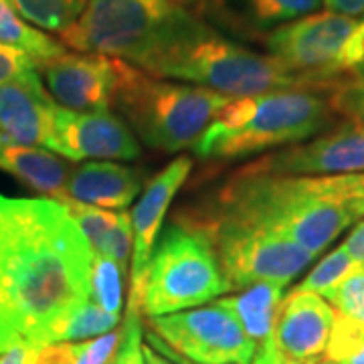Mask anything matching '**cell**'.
I'll return each instance as SVG.
<instances>
[{"mask_svg":"<svg viewBox=\"0 0 364 364\" xmlns=\"http://www.w3.org/2000/svg\"><path fill=\"white\" fill-rule=\"evenodd\" d=\"M91 259L63 203L0 195V354L47 344L53 326L90 299Z\"/></svg>","mask_w":364,"mask_h":364,"instance_id":"1","label":"cell"},{"mask_svg":"<svg viewBox=\"0 0 364 364\" xmlns=\"http://www.w3.org/2000/svg\"><path fill=\"white\" fill-rule=\"evenodd\" d=\"M213 213L284 235L320 255L356 221L340 195L338 176H277L239 170Z\"/></svg>","mask_w":364,"mask_h":364,"instance_id":"2","label":"cell"},{"mask_svg":"<svg viewBox=\"0 0 364 364\" xmlns=\"http://www.w3.org/2000/svg\"><path fill=\"white\" fill-rule=\"evenodd\" d=\"M328 93L279 90L233 97L193 146L205 160L245 158L267 148L310 140L334 122Z\"/></svg>","mask_w":364,"mask_h":364,"instance_id":"3","label":"cell"},{"mask_svg":"<svg viewBox=\"0 0 364 364\" xmlns=\"http://www.w3.org/2000/svg\"><path fill=\"white\" fill-rule=\"evenodd\" d=\"M142 71L160 79L196 83L227 97H249L279 90H316L310 81L291 73L272 55L251 51L225 39L203 21L184 31Z\"/></svg>","mask_w":364,"mask_h":364,"instance_id":"4","label":"cell"},{"mask_svg":"<svg viewBox=\"0 0 364 364\" xmlns=\"http://www.w3.org/2000/svg\"><path fill=\"white\" fill-rule=\"evenodd\" d=\"M196 21L178 0H87L77 21L59 33V43L146 69Z\"/></svg>","mask_w":364,"mask_h":364,"instance_id":"5","label":"cell"},{"mask_svg":"<svg viewBox=\"0 0 364 364\" xmlns=\"http://www.w3.org/2000/svg\"><path fill=\"white\" fill-rule=\"evenodd\" d=\"M231 100L208 87L164 81L122 61L114 105L146 146L178 152L195 146Z\"/></svg>","mask_w":364,"mask_h":364,"instance_id":"6","label":"cell"},{"mask_svg":"<svg viewBox=\"0 0 364 364\" xmlns=\"http://www.w3.org/2000/svg\"><path fill=\"white\" fill-rule=\"evenodd\" d=\"M229 289L208 235L193 223H172L146 267L140 308L144 316L158 318L203 306Z\"/></svg>","mask_w":364,"mask_h":364,"instance_id":"7","label":"cell"},{"mask_svg":"<svg viewBox=\"0 0 364 364\" xmlns=\"http://www.w3.org/2000/svg\"><path fill=\"white\" fill-rule=\"evenodd\" d=\"M208 235L231 289L272 282L286 287L301 273L314 255L284 235L235 221L219 213L188 221Z\"/></svg>","mask_w":364,"mask_h":364,"instance_id":"8","label":"cell"},{"mask_svg":"<svg viewBox=\"0 0 364 364\" xmlns=\"http://www.w3.org/2000/svg\"><path fill=\"white\" fill-rule=\"evenodd\" d=\"M356 23V18L332 11L312 13L277 26L267 35L265 47L291 73L328 93L342 79L338 73L340 53Z\"/></svg>","mask_w":364,"mask_h":364,"instance_id":"9","label":"cell"},{"mask_svg":"<svg viewBox=\"0 0 364 364\" xmlns=\"http://www.w3.org/2000/svg\"><path fill=\"white\" fill-rule=\"evenodd\" d=\"M150 330L170 350L195 364H251L257 344L221 301L150 318Z\"/></svg>","mask_w":364,"mask_h":364,"instance_id":"10","label":"cell"},{"mask_svg":"<svg viewBox=\"0 0 364 364\" xmlns=\"http://www.w3.org/2000/svg\"><path fill=\"white\" fill-rule=\"evenodd\" d=\"M277 176H340L364 172V124L346 119L316 138L245 166Z\"/></svg>","mask_w":364,"mask_h":364,"instance_id":"11","label":"cell"},{"mask_svg":"<svg viewBox=\"0 0 364 364\" xmlns=\"http://www.w3.org/2000/svg\"><path fill=\"white\" fill-rule=\"evenodd\" d=\"M51 97L71 112L109 109L116 100L122 59L100 53H61L39 65Z\"/></svg>","mask_w":364,"mask_h":364,"instance_id":"12","label":"cell"},{"mask_svg":"<svg viewBox=\"0 0 364 364\" xmlns=\"http://www.w3.org/2000/svg\"><path fill=\"white\" fill-rule=\"evenodd\" d=\"M45 146L67 160H134L142 154L130 126L109 109L71 112L61 105Z\"/></svg>","mask_w":364,"mask_h":364,"instance_id":"13","label":"cell"},{"mask_svg":"<svg viewBox=\"0 0 364 364\" xmlns=\"http://www.w3.org/2000/svg\"><path fill=\"white\" fill-rule=\"evenodd\" d=\"M191 168H193L191 158L181 156L172 160L166 168L160 170L156 176L148 182L146 191L132 213L134 241H132V287L128 301H134L138 306L142 301L146 267L150 263L152 251L156 245L164 215L168 210L172 198L188 178Z\"/></svg>","mask_w":364,"mask_h":364,"instance_id":"14","label":"cell"},{"mask_svg":"<svg viewBox=\"0 0 364 364\" xmlns=\"http://www.w3.org/2000/svg\"><path fill=\"white\" fill-rule=\"evenodd\" d=\"M334 310L322 296L291 289L282 299L272 338L279 352L304 364H318L326 354Z\"/></svg>","mask_w":364,"mask_h":364,"instance_id":"15","label":"cell"},{"mask_svg":"<svg viewBox=\"0 0 364 364\" xmlns=\"http://www.w3.org/2000/svg\"><path fill=\"white\" fill-rule=\"evenodd\" d=\"M59 104L43 85L39 69L0 85V134L13 144H47Z\"/></svg>","mask_w":364,"mask_h":364,"instance_id":"16","label":"cell"},{"mask_svg":"<svg viewBox=\"0 0 364 364\" xmlns=\"http://www.w3.org/2000/svg\"><path fill=\"white\" fill-rule=\"evenodd\" d=\"M142 191V172L116 162H85L71 168L63 200L124 210ZM61 203V200H59Z\"/></svg>","mask_w":364,"mask_h":364,"instance_id":"17","label":"cell"},{"mask_svg":"<svg viewBox=\"0 0 364 364\" xmlns=\"http://www.w3.org/2000/svg\"><path fill=\"white\" fill-rule=\"evenodd\" d=\"M0 168L11 172L35 193L63 200L67 181L73 166L67 162V158L59 154L35 146L9 142L0 134Z\"/></svg>","mask_w":364,"mask_h":364,"instance_id":"18","label":"cell"},{"mask_svg":"<svg viewBox=\"0 0 364 364\" xmlns=\"http://www.w3.org/2000/svg\"><path fill=\"white\" fill-rule=\"evenodd\" d=\"M83 233L93 255L107 257L126 267V261L132 253V217L122 213H109L105 208H95L73 200H61Z\"/></svg>","mask_w":364,"mask_h":364,"instance_id":"19","label":"cell"},{"mask_svg":"<svg viewBox=\"0 0 364 364\" xmlns=\"http://www.w3.org/2000/svg\"><path fill=\"white\" fill-rule=\"evenodd\" d=\"M282 294H284V286L272 282H259L243 287L239 294L219 301L237 318V322L241 324L249 338L259 346L261 342L272 338L277 310L282 304Z\"/></svg>","mask_w":364,"mask_h":364,"instance_id":"20","label":"cell"},{"mask_svg":"<svg viewBox=\"0 0 364 364\" xmlns=\"http://www.w3.org/2000/svg\"><path fill=\"white\" fill-rule=\"evenodd\" d=\"M0 43L31 55L37 65H43L65 53L59 41L37 31L33 25L23 21L9 0H0Z\"/></svg>","mask_w":364,"mask_h":364,"instance_id":"21","label":"cell"},{"mask_svg":"<svg viewBox=\"0 0 364 364\" xmlns=\"http://www.w3.org/2000/svg\"><path fill=\"white\" fill-rule=\"evenodd\" d=\"M117 324H119V316L102 310L93 299H85L75 310H71L53 326L45 346L57 342L97 338L102 334L116 330Z\"/></svg>","mask_w":364,"mask_h":364,"instance_id":"22","label":"cell"},{"mask_svg":"<svg viewBox=\"0 0 364 364\" xmlns=\"http://www.w3.org/2000/svg\"><path fill=\"white\" fill-rule=\"evenodd\" d=\"M28 25L63 33L85 11L87 0H9Z\"/></svg>","mask_w":364,"mask_h":364,"instance_id":"23","label":"cell"},{"mask_svg":"<svg viewBox=\"0 0 364 364\" xmlns=\"http://www.w3.org/2000/svg\"><path fill=\"white\" fill-rule=\"evenodd\" d=\"M122 273L124 267L114 259L93 255L90 272V299L102 310L119 316L122 312Z\"/></svg>","mask_w":364,"mask_h":364,"instance_id":"24","label":"cell"},{"mask_svg":"<svg viewBox=\"0 0 364 364\" xmlns=\"http://www.w3.org/2000/svg\"><path fill=\"white\" fill-rule=\"evenodd\" d=\"M358 265L352 261V257L346 253V249L336 247L334 251H330L326 255L324 259L320 261L312 272L308 273L301 282L298 284L296 289H301V291H312V294H318L324 298L326 294L332 289L334 286H338L340 282L350 275Z\"/></svg>","mask_w":364,"mask_h":364,"instance_id":"25","label":"cell"},{"mask_svg":"<svg viewBox=\"0 0 364 364\" xmlns=\"http://www.w3.org/2000/svg\"><path fill=\"white\" fill-rule=\"evenodd\" d=\"M249 16L261 26L286 25L316 13L322 0H243Z\"/></svg>","mask_w":364,"mask_h":364,"instance_id":"26","label":"cell"},{"mask_svg":"<svg viewBox=\"0 0 364 364\" xmlns=\"http://www.w3.org/2000/svg\"><path fill=\"white\" fill-rule=\"evenodd\" d=\"M324 299L336 314L364 324V267H356L346 275L326 294Z\"/></svg>","mask_w":364,"mask_h":364,"instance_id":"27","label":"cell"},{"mask_svg":"<svg viewBox=\"0 0 364 364\" xmlns=\"http://www.w3.org/2000/svg\"><path fill=\"white\" fill-rule=\"evenodd\" d=\"M328 100L336 116L364 124V75H352L336 81L328 91Z\"/></svg>","mask_w":364,"mask_h":364,"instance_id":"28","label":"cell"},{"mask_svg":"<svg viewBox=\"0 0 364 364\" xmlns=\"http://www.w3.org/2000/svg\"><path fill=\"white\" fill-rule=\"evenodd\" d=\"M114 364H146L142 338V308L134 301H128V306H126V318H124V328L119 334Z\"/></svg>","mask_w":364,"mask_h":364,"instance_id":"29","label":"cell"},{"mask_svg":"<svg viewBox=\"0 0 364 364\" xmlns=\"http://www.w3.org/2000/svg\"><path fill=\"white\" fill-rule=\"evenodd\" d=\"M364 342V324L334 312V324L326 346V360L340 364Z\"/></svg>","mask_w":364,"mask_h":364,"instance_id":"30","label":"cell"},{"mask_svg":"<svg viewBox=\"0 0 364 364\" xmlns=\"http://www.w3.org/2000/svg\"><path fill=\"white\" fill-rule=\"evenodd\" d=\"M338 73L342 77L364 75V18L358 21L340 53Z\"/></svg>","mask_w":364,"mask_h":364,"instance_id":"31","label":"cell"},{"mask_svg":"<svg viewBox=\"0 0 364 364\" xmlns=\"http://www.w3.org/2000/svg\"><path fill=\"white\" fill-rule=\"evenodd\" d=\"M35 69H39V65L31 55L0 43V85Z\"/></svg>","mask_w":364,"mask_h":364,"instance_id":"32","label":"cell"},{"mask_svg":"<svg viewBox=\"0 0 364 364\" xmlns=\"http://www.w3.org/2000/svg\"><path fill=\"white\" fill-rule=\"evenodd\" d=\"M340 195L354 219H364V172L363 174H340Z\"/></svg>","mask_w":364,"mask_h":364,"instance_id":"33","label":"cell"},{"mask_svg":"<svg viewBox=\"0 0 364 364\" xmlns=\"http://www.w3.org/2000/svg\"><path fill=\"white\" fill-rule=\"evenodd\" d=\"M79 344L57 342L43 348H35L31 364H77Z\"/></svg>","mask_w":364,"mask_h":364,"instance_id":"34","label":"cell"},{"mask_svg":"<svg viewBox=\"0 0 364 364\" xmlns=\"http://www.w3.org/2000/svg\"><path fill=\"white\" fill-rule=\"evenodd\" d=\"M251 364H304V363H296V360H291V358L284 356V354L279 352V348L275 346L273 338H267L265 342H261L259 346H257V350H255V356H253Z\"/></svg>","mask_w":364,"mask_h":364,"instance_id":"35","label":"cell"},{"mask_svg":"<svg viewBox=\"0 0 364 364\" xmlns=\"http://www.w3.org/2000/svg\"><path fill=\"white\" fill-rule=\"evenodd\" d=\"M342 247L346 249V253L350 255L352 261H354L358 267H364V219H360V223H358V225L350 231V235L344 239Z\"/></svg>","mask_w":364,"mask_h":364,"instance_id":"36","label":"cell"},{"mask_svg":"<svg viewBox=\"0 0 364 364\" xmlns=\"http://www.w3.org/2000/svg\"><path fill=\"white\" fill-rule=\"evenodd\" d=\"M328 11L344 14V16H356L364 13V0H322Z\"/></svg>","mask_w":364,"mask_h":364,"instance_id":"37","label":"cell"},{"mask_svg":"<svg viewBox=\"0 0 364 364\" xmlns=\"http://www.w3.org/2000/svg\"><path fill=\"white\" fill-rule=\"evenodd\" d=\"M35 348L28 346H13L0 354V364H31Z\"/></svg>","mask_w":364,"mask_h":364,"instance_id":"38","label":"cell"},{"mask_svg":"<svg viewBox=\"0 0 364 364\" xmlns=\"http://www.w3.org/2000/svg\"><path fill=\"white\" fill-rule=\"evenodd\" d=\"M144 342H146V344H150L152 348H156L158 352L166 354L170 360H174V363H176V364H195V363H191V360H186V358H182L181 354H176V352L170 350L168 346H166V344H164L162 340L158 338L154 332H148V334H146V340H144Z\"/></svg>","mask_w":364,"mask_h":364,"instance_id":"39","label":"cell"},{"mask_svg":"<svg viewBox=\"0 0 364 364\" xmlns=\"http://www.w3.org/2000/svg\"><path fill=\"white\" fill-rule=\"evenodd\" d=\"M144 360H146V364H176L174 360H170L166 354L158 352L156 348H152L146 342H144Z\"/></svg>","mask_w":364,"mask_h":364,"instance_id":"40","label":"cell"},{"mask_svg":"<svg viewBox=\"0 0 364 364\" xmlns=\"http://www.w3.org/2000/svg\"><path fill=\"white\" fill-rule=\"evenodd\" d=\"M340 364H364V342L358 346V348H356V350L352 352L346 360H342Z\"/></svg>","mask_w":364,"mask_h":364,"instance_id":"41","label":"cell"},{"mask_svg":"<svg viewBox=\"0 0 364 364\" xmlns=\"http://www.w3.org/2000/svg\"><path fill=\"white\" fill-rule=\"evenodd\" d=\"M318 364H336V363H330V360H324V363H318Z\"/></svg>","mask_w":364,"mask_h":364,"instance_id":"42","label":"cell"},{"mask_svg":"<svg viewBox=\"0 0 364 364\" xmlns=\"http://www.w3.org/2000/svg\"><path fill=\"white\" fill-rule=\"evenodd\" d=\"M178 2H181V4H182V2H184V0H178Z\"/></svg>","mask_w":364,"mask_h":364,"instance_id":"43","label":"cell"}]
</instances>
